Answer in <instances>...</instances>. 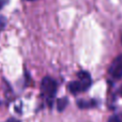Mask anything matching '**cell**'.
<instances>
[{
  "label": "cell",
  "instance_id": "cell-8",
  "mask_svg": "<svg viewBox=\"0 0 122 122\" xmlns=\"http://www.w3.org/2000/svg\"><path fill=\"white\" fill-rule=\"evenodd\" d=\"M4 122H20V120H18V119L14 118V117H12V118H9L8 120H5Z\"/></svg>",
  "mask_w": 122,
  "mask_h": 122
},
{
  "label": "cell",
  "instance_id": "cell-1",
  "mask_svg": "<svg viewBox=\"0 0 122 122\" xmlns=\"http://www.w3.org/2000/svg\"><path fill=\"white\" fill-rule=\"evenodd\" d=\"M58 82L51 76H45L41 81V95L46 102L49 108L53 107L56 94H57Z\"/></svg>",
  "mask_w": 122,
  "mask_h": 122
},
{
  "label": "cell",
  "instance_id": "cell-5",
  "mask_svg": "<svg viewBox=\"0 0 122 122\" xmlns=\"http://www.w3.org/2000/svg\"><path fill=\"white\" fill-rule=\"evenodd\" d=\"M69 104V101H67L66 97H61L57 101V108L59 112H63L64 108L66 107V105Z\"/></svg>",
  "mask_w": 122,
  "mask_h": 122
},
{
  "label": "cell",
  "instance_id": "cell-12",
  "mask_svg": "<svg viewBox=\"0 0 122 122\" xmlns=\"http://www.w3.org/2000/svg\"><path fill=\"white\" fill-rule=\"evenodd\" d=\"M28 1H33V0H28Z\"/></svg>",
  "mask_w": 122,
  "mask_h": 122
},
{
  "label": "cell",
  "instance_id": "cell-6",
  "mask_svg": "<svg viewBox=\"0 0 122 122\" xmlns=\"http://www.w3.org/2000/svg\"><path fill=\"white\" fill-rule=\"evenodd\" d=\"M5 26H6V18L4 16H2V15H0V31H2L5 28Z\"/></svg>",
  "mask_w": 122,
  "mask_h": 122
},
{
  "label": "cell",
  "instance_id": "cell-7",
  "mask_svg": "<svg viewBox=\"0 0 122 122\" xmlns=\"http://www.w3.org/2000/svg\"><path fill=\"white\" fill-rule=\"evenodd\" d=\"M107 122H122V119L119 116H117V115H114V116H112L108 119Z\"/></svg>",
  "mask_w": 122,
  "mask_h": 122
},
{
  "label": "cell",
  "instance_id": "cell-3",
  "mask_svg": "<svg viewBox=\"0 0 122 122\" xmlns=\"http://www.w3.org/2000/svg\"><path fill=\"white\" fill-rule=\"evenodd\" d=\"M108 75L112 80H119L122 78V54L112 61L108 67Z\"/></svg>",
  "mask_w": 122,
  "mask_h": 122
},
{
  "label": "cell",
  "instance_id": "cell-4",
  "mask_svg": "<svg viewBox=\"0 0 122 122\" xmlns=\"http://www.w3.org/2000/svg\"><path fill=\"white\" fill-rule=\"evenodd\" d=\"M77 105L80 109H86V108H92L97 105V102L94 100H89V101H85V100H79L77 102Z\"/></svg>",
  "mask_w": 122,
  "mask_h": 122
},
{
  "label": "cell",
  "instance_id": "cell-9",
  "mask_svg": "<svg viewBox=\"0 0 122 122\" xmlns=\"http://www.w3.org/2000/svg\"><path fill=\"white\" fill-rule=\"evenodd\" d=\"M8 2H9V0H0V10H1Z\"/></svg>",
  "mask_w": 122,
  "mask_h": 122
},
{
  "label": "cell",
  "instance_id": "cell-2",
  "mask_svg": "<svg viewBox=\"0 0 122 122\" xmlns=\"http://www.w3.org/2000/svg\"><path fill=\"white\" fill-rule=\"evenodd\" d=\"M91 85H92V78L90 73L87 71H79L77 73V79L70 82L67 88L73 95H77L87 91L91 87Z\"/></svg>",
  "mask_w": 122,
  "mask_h": 122
},
{
  "label": "cell",
  "instance_id": "cell-10",
  "mask_svg": "<svg viewBox=\"0 0 122 122\" xmlns=\"http://www.w3.org/2000/svg\"><path fill=\"white\" fill-rule=\"evenodd\" d=\"M119 94H120L121 97H122V86L120 87V89H119Z\"/></svg>",
  "mask_w": 122,
  "mask_h": 122
},
{
  "label": "cell",
  "instance_id": "cell-11",
  "mask_svg": "<svg viewBox=\"0 0 122 122\" xmlns=\"http://www.w3.org/2000/svg\"><path fill=\"white\" fill-rule=\"evenodd\" d=\"M121 44H122V36H121Z\"/></svg>",
  "mask_w": 122,
  "mask_h": 122
}]
</instances>
